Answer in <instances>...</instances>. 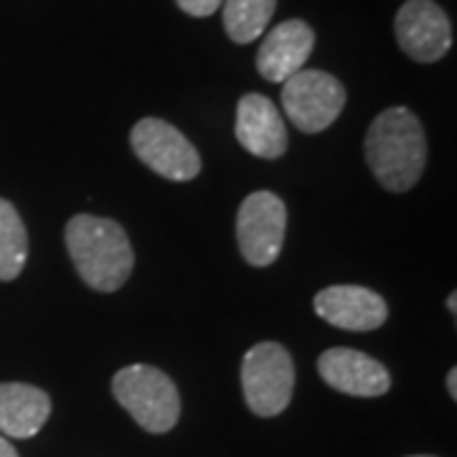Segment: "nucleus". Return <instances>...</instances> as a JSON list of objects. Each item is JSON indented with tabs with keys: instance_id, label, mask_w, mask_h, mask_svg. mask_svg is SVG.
<instances>
[{
	"instance_id": "obj_17",
	"label": "nucleus",
	"mask_w": 457,
	"mask_h": 457,
	"mask_svg": "<svg viewBox=\"0 0 457 457\" xmlns=\"http://www.w3.org/2000/svg\"><path fill=\"white\" fill-rule=\"evenodd\" d=\"M0 457H18L16 447L5 440V437H0Z\"/></svg>"
},
{
	"instance_id": "obj_11",
	"label": "nucleus",
	"mask_w": 457,
	"mask_h": 457,
	"mask_svg": "<svg viewBox=\"0 0 457 457\" xmlns=\"http://www.w3.org/2000/svg\"><path fill=\"white\" fill-rule=\"evenodd\" d=\"M237 140L246 153L275 161L287 150V128L278 104L264 95L249 92L237 104Z\"/></svg>"
},
{
	"instance_id": "obj_14",
	"label": "nucleus",
	"mask_w": 457,
	"mask_h": 457,
	"mask_svg": "<svg viewBox=\"0 0 457 457\" xmlns=\"http://www.w3.org/2000/svg\"><path fill=\"white\" fill-rule=\"evenodd\" d=\"M29 260V231L16 206L0 198V279H16Z\"/></svg>"
},
{
	"instance_id": "obj_5",
	"label": "nucleus",
	"mask_w": 457,
	"mask_h": 457,
	"mask_svg": "<svg viewBox=\"0 0 457 457\" xmlns=\"http://www.w3.org/2000/svg\"><path fill=\"white\" fill-rule=\"evenodd\" d=\"M282 107L300 132L328 130L345 107V87L320 69H300L282 82Z\"/></svg>"
},
{
	"instance_id": "obj_16",
	"label": "nucleus",
	"mask_w": 457,
	"mask_h": 457,
	"mask_svg": "<svg viewBox=\"0 0 457 457\" xmlns=\"http://www.w3.org/2000/svg\"><path fill=\"white\" fill-rule=\"evenodd\" d=\"M176 3H179L180 11H183V13H188V16L209 18L221 8V3H224V0H176Z\"/></svg>"
},
{
	"instance_id": "obj_9",
	"label": "nucleus",
	"mask_w": 457,
	"mask_h": 457,
	"mask_svg": "<svg viewBox=\"0 0 457 457\" xmlns=\"http://www.w3.org/2000/svg\"><path fill=\"white\" fill-rule=\"evenodd\" d=\"M312 308L330 326L343 328V330H356V333L376 330L389 318L386 300L369 287H361V285L326 287L315 295Z\"/></svg>"
},
{
	"instance_id": "obj_7",
	"label": "nucleus",
	"mask_w": 457,
	"mask_h": 457,
	"mask_svg": "<svg viewBox=\"0 0 457 457\" xmlns=\"http://www.w3.org/2000/svg\"><path fill=\"white\" fill-rule=\"evenodd\" d=\"M287 231L285 201L272 191H254L242 201L237 213V242L245 262L270 267L278 260Z\"/></svg>"
},
{
	"instance_id": "obj_4",
	"label": "nucleus",
	"mask_w": 457,
	"mask_h": 457,
	"mask_svg": "<svg viewBox=\"0 0 457 457\" xmlns=\"http://www.w3.org/2000/svg\"><path fill=\"white\" fill-rule=\"evenodd\" d=\"M295 363L290 351L275 341L252 345L242 359V392L257 417H278L290 407Z\"/></svg>"
},
{
	"instance_id": "obj_13",
	"label": "nucleus",
	"mask_w": 457,
	"mask_h": 457,
	"mask_svg": "<svg viewBox=\"0 0 457 457\" xmlns=\"http://www.w3.org/2000/svg\"><path fill=\"white\" fill-rule=\"evenodd\" d=\"M51 414L49 394L31 384H0V432L29 440L41 432Z\"/></svg>"
},
{
	"instance_id": "obj_19",
	"label": "nucleus",
	"mask_w": 457,
	"mask_h": 457,
	"mask_svg": "<svg viewBox=\"0 0 457 457\" xmlns=\"http://www.w3.org/2000/svg\"><path fill=\"white\" fill-rule=\"evenodd\" d=\"M457 295L455 293H450V297H447V311L453 312V315H455V311H457Z\"/></svg>"
},
{
	"instance_id": "obj_20",
	"label": "nucleus",
	"mask_w": 457,
	"mask_h": 457,
	"mask_svg": "<svg viewBox=\"0 0 457 457\" xmlns=\"http://www.w3.org/2000/svg\"><path fill=\"white\" fill-rule=\"evenodd\" d=\"M409 457H435V455H409Z\"/></svg>"
},
{
	"instance_id": "obj_3",
	"label": "nucleus",
	"mask_w": 457,
	"mask_h": 457,
	"mask_svg": "<svg viewBox=\"0 0 457 457\" xmlns=\"http://www.w3.org/2000/svg\"><path fill=\"white\" fill-rule=\"evenodd\" d=\"M114 399L150 435H165L179 425L180 394L173 378L147 363L120 369L112 378Z\"/></svg>"
},
{
	"instance_id": "obj_1",
	"label": "nucleus",
	"mask_w": 457,
	"mask_h": 457,
	"mask_svg": "<svg viewBox=\"0 0 457 457\" xmlns=\"http://www.w3.org/2000/svg\"><path fill=\"white\" fill-rule=\"evenodd\" d=\"M366 163L374 179L394 194L417 186L427 165L422 122L407 107H389L376 117L363 140Z\"/></svg>"
},
{
	"instance_id": "obj_6",
	"label": "nucleus",
	"mask_w": 457,
	"mask_h": 457,
	"mask_svg": "<svg viewBox=\"0 0 457 457\" xmlns=\"http://www.w3.org/2000/svg\"><path fill=\"white\" fill-rule=\"evenodd\" d=\"M132 153L168 180H191L201 173V155L194 143L170 122L143 117L130 132Z\"/></svg>"
},
{
	"instance_id": "obj_2",
	"label": "nucleus",
	"mask_w": 457,
	"mask_h": 457,
	"mask_svg": "<svg viewBox=\"0 0 457 457\" xmlns=\"http://www.w3.org/2000/svg\"><path fill=\"white\" fill-rule=\"evenodd\" d=\"M66 249L79 278L97 293H114L130 279L135 252L125 228L112 219L77 213L66 224Z\"/></svg>"
},
{
	"instance_id": "obj_15",
	"label": "nucleus",
	"mask_w": 457,
	"mask_h": 457,
	"mask_svg": "<svg viewBox=\"0 0 457 457\" xmlns=\"http://www.w3.org/2000/svg\"><path fill=\"white\" fill-rule=\"evenodd\" d=\"M278 0H224V29L234 44L257 41L270 26Z\"/></svg>"
},
{
	"instance_id": "obj_8",
	"label": "nucleus",
	"mask_w": 457,
	"mask_h": 457,
	"mask_svg": "<svg viewBox=\"0 0 457 457\" xmlns=\"http://www.w3.org/2000/svg\"><path fill=\"white\" fill-rule=\"evenodd\" d=\"M399 49L420 64H435L453 49L450 18L435 0H407L394 21Z\"/></svg>"
},
{
	"instance_id": "obj_12",
	"label": "nucleus",
	"mask_w": 457,
	"mask_h": 457,
	"mask_svg": "<svg viewBox=\"0 0 457 457\" xmlns=\"http://www.w3.org/2000/svg\"><path fill=\"white\" fill-rule=\"evenodd\" d=\"M312 46H315V33L305 21L300 18L285 21L264 36L257 51V71L267 82H287L293 74L305 69Z\"/></svg>"
},
{
	"instance_id": "obj_10",
	"label": "nucleus",
	"mask_w": 457,
	"mask_h": 457,
	"mask_svg": "<svg viewBox=\"0 0 457 457\" xmlns=\"http://www.w3.org/2000/svg\"><path fill=\"white\" fill-rule=\"evenodd\" d=\"M318 374L330 389L348 396H384L392 389V376L363 351L353 348H328L318 359Z\"/></svg>"
},
{
	"instance_id": "obj_18",
	"label": "nucleus",
	"mask_w": 457,
	"mask_h": 457,
	"mask_svg": "<svg viewBox=\"0 0 457 457\" xmlns=\"http://www.w3.org/2000/svg\"><path fill=\"white\" fill-rule=\"evenodd\" d=\"M447 392L453 399H457V369H450V374H447Z\"/></svg>"
}]
</instances>
